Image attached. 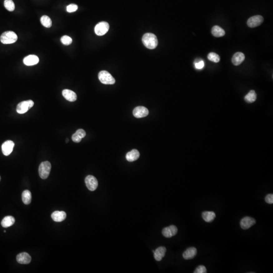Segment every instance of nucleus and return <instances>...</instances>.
Wrapping results in <instances>:
<instances>
[{
	"mask_svg": "<svg viewBox=\"0 0 273 273\" xmlns=\"http://www.w3.org/2000/svg\"><path fill=\"white\" fill-rule=\"evenodd\" d=\"M39 57L35 55H30L23 59V63L27 66H32L38 63Z\"/></svg>",
	"mask_w": 273,
	"mask_h": 273,
	"instance_id": "obj_14",
	"label": "nucleus"
},
{
	"mask_svg": "<svg viewBox=\"0 0 273 273\" xmlns=\"http://www.w3.org/2000/svg\"><path fill=\"white\" fill-rule=\"evenodd\" d=\"M61 42L64 45L68 46L72 44V40L69 36H64L61 37Z\"/></svg>",
	"mask_w": 273,
	"mask_h": 273,
	"instance_id": "obj_29",
	"label": "nucleus"
},
{
	"mask_svg": "<svg viewBox=\"0 0 273 273\" xmlns=\"http://www.w3.org/2000/svg\"><path fill=\"white\" fill-rule=\"evenodd\" d=\"M14 217L12 216H6L4 217L1 221V225L4 228H8L13 225L15 223Z\"/></svg>",
	"mask_w": 273,
	"mask_h": 273,
	"instance_id": "obj_21",
	"label": "nucleus"
},
{
	"mask_svg": "<svg viewBox=\"0 0 273 273\" xmlns=\"http://www.w3.org/2000/svg\"><path fill=\"white\" fill-rule=\"evenodd\" d=\"M22 200L25 204H29L32 201V193L29 190H24L22 193Z\"/></svg>",
	"mask_w": 273,
	"mask_h": 273,
	"instance_id": "obj_24",
	"label": "nucleus"
},
{
	"mask_svg": "<svg viewBox=\"0 0 273 273\" xmlns=\"http://www.w3.org/2000/svg\"><path fill=\"white\" fill-rule=\"evenodd\" d=\"M0 181H1V176H0Z\"/></svg>",
	"mask_w": 273,
	"mask_h": 273,
	"instance_id": "obj_37",
	"label": "nucleus"
},
{
	"mask_svg": "<svg viewBox=\"0 0 273 273\" xmlns=\"http://www.w3.org/2000/svg\"><path fill=\"white\" fill-rule=\"evenodd\" d=\"M4 6L7 10L10 12L13 11L15 8L14 3L12 0H5Z\"/></svg>",
	"mask_w": 273,
	"mask_h": 273,
	"instance_id": "obj_27",
	"label": "nucleus"
},
{
	"mask_svg": "<svg viewBox=\"0 0 273 273\" xmlns=\"http://www.w3.org/2000/svg\"><path fill=\"white\" fill-rule=\"evenodd\" d=\"M17 39V35L14 32L12 31L4 32L0 37L1 42L4 44H13L14 42H16Z\"/></svg>",
	"mask_w": 273,
	"mask_h": 273,
	"instance_id": "obj_2",
	"label": "nucleus"
},
{
	"mask_svg": "<svg viewBox=\"0 0 273 273\" xmlns=\"http://www.w3.org/2000/svg\"><path fill=\"white\" fill-rule=\"evenodd\" d=\"M98 78L102 84L105 85H113L116 82V80L109 72L103 70L98 74Z\"/></svg>",
	"mask_w": 273,
	"mask_h": 273,
	"instance_id": "obj_3",
	"label": "nucleus"
},
{
	"mask_svg": "<svg viewBox=\"0 0 273 273\" xmlns=\"http://www.w3.org/2000/svg\"><path fill=\"white\" fill-rule=\"evenodd\" d=\"M62 95L65 99L70 102H74L77 99V95L76 93L68 89H65L63 90Z\"/></svg>",
	"mask_w": 273,
	"mask_h": 273,
	"instance_id": "obj_15",
	"label": "nucleus"
},
{
	"mask_svg": "<svg viewBox=\"0 0 273 273\" xmlns=\"http://www.w3.org/2000/svg\"><path fill=\"white\" fill-rule=\"evenodd\" d=\"M77 9H78V6L77 5L72 4L67 6V10L69 13H72V12H74L76 11L77 10Z\"/></svg>",
	"mask_w": 273,
	"mask_h": 273,
	"instance_id": "obj_30",
	"label": "nucleus"
},
{
	"mask_svg": "<svg viewBox=\"0 0 273 273\" xmlns=\"http://www.w3.org/2000/svg\"><path fill=\"white\" fill-rule=\"evenodd\" d=\"M76 134H77L79 136H81V138H84L86 135V133L83 129H78L77 131L76 132Z\"/></svg>",
	"mask_w": 273,
	"mask_h": 273,
	"instance_id": "obj_34",
	"label": "nucleus"
},
{
	"mask_svg": "<svg viewBox=\"0 0 273 273\" xmlns=\"http://www.w3.org/2000/svg\"><path fill=\"white\" fill-rule=\"evenodd\" d=\"M85 183L88 189L91 191H95L98 187V181L93 176L89 175L87 176L85 179Z\"/></svg>",
	"mask_w": 273,
	"mask_h": 273,
	"instance_id": "obj_7",
	"label": "nucleus"
},
{
	"mask_svg": "<svg viewBox=\"0 0 273 273\" xmlns=\"http://www.w3.org/2000/svg\"><path fill=\"white\" fill-rule=\"evenodd\" d=\"M211 33L212 35L216 37H221L225 35V32L223 28L217 25L214 26L211 29Z\"/></svg>",
	"mask_w": 273,
	"mask_h": 273,
	"instance_id": "obj_23",
	"label": "nucleus"
},
{
	"mask_svg": "<svg viewBox=\"0 0 273 273\" xmlns=\"http://www.w3.org/2000/svg\"><path fill=\"white\" fill-rule=\"evenodd\" d=\"M51 170V165L50 162L46 161L42 162L40 165L39 168V173L41 178L46 179L49 176Z\"/></svg>",
	"mask_w": 273,
	"mask_h": 273,
	"instance_id": "obj_4",
	"label": "nucleus"
},
{
	"mask_svg": "<svg viewBox=\"0 0 273 273\" xmlns=\"http://www.w3.org/2000/svg\"><path fill=\"white\" fill-rule=\"evenodd\" d=\"M139 157L140 153L138 150L133 149L127 153L126 155V159L128 161L133 162L137 160Z\"/></svg>",
	"mask_w": 273,
	"mask_h": 273,
	"instance_id": "obj_20",
	"label": "nucleus"
},
{
	"mask_svg": "<svg viewBox=\"0 0 273 273\" xmlns=\"http://www.w3.org/2000/svg\"><path fill=\"white\" fill-rule=\"evenodd\" d=\"M14 147V143L12 141H6L2 145V150L3 154L5 156L9 155L13 151Z\"/></svg>",
	"mask_w": 273,
	"mask_h": 273,
	"instance_id": "obj_10",
	"label": "nucleus"
},
{
	"mask_svg": "<svg viewBox=\"0 0 273 273\" xmlns=\"http://www.w3.org/2000/svg\"><path fill=\"white\" fill-rule=\"evenodd\" d=\"M264 21V18L261 15H256L249 18L247 22V24L249 27L253 28L258 27L262 24Z\"/></svg>",
	"mask_w": 273,
	"mask_h": 273,
	"instance_id": "obj_8",
	"label": "nucleus"
},
{
	"mask_svg": "<svg viewBox=\"0 0 273 273\" xmlns=\"http://www.w3.org/2000/svg\"><path fill=\"white\" fill-rule=\"evenodd\" d=\"M33 105L34 102L31 100L22 101L18 104L16 107V111L19 114H23L27 112L29 109L32 107Z\"/></svg>",
	"mask_w": 273,
	"mask_h": 273,
	"instance_id": "obj_5",
	"label": "nucleus"
},
{
	"mask_svg": "<svg viewBox=\"0 0 273 273\" xmlns=\"http://www.w3.org/2000/svg\"><path fill=\"white\" fill-rule=\"evenodd\" d=\"M177 233H178V228L174 225H171L169 227H166L162 231V233L163 236H165V237L168 238L175 236Z\"/></svg>",
	"mask_w": 273,
	"mask_h": 273,
	"instance_id": "obj_11",
	"label": "nucleus"
},
{
	"mask_svg": "<svg viewBox=\"0 0 273 273\" xmlns=\"http://www.w3.org/2000/svg\"><path fill=\"white\" fill-rule=\"evenodd\" d=\"M16 260L19 264L25 265L31 263L32 257L27 252H22L17 256Z\"/></svg>",
	"mask_w": 273,
	"mask_h": 273,
	"instance_id": "obj_13",
	"label": "nucleus"
},
{
	"mask_svg": "<svg viewBox=\"0 0 273 273\" xmlns=\"http://www.w3.org/2000/svg\"><path fill=\"white\" fill-rule=\"evenodd\" d=\"M149 114V110L144 106H138L133 110V115L136 118H140L147 117Z\"/></svg>",
	"mask_w": 273,
	"mask_h": 273,
	"instance_id": "obj_9",
	"label": "nucleus"
},
{
	"mask_svg": "<svg viewBox=\"0 0 273 273\" xmlns=\"http://www.w3.org/2000/svg\"><path fill=\"white\" fill-rule=\"evenodd\" d=\"M197 249L194 247H191L186 249L183 253V256L185 260H191L193 259L197 255Z\"/></svg>",
	"mask_w": 273,
	"mask_h": 273,
	"instance_id": "obj_17",
	"label": "nucleus"
},
{
	"mask_svg": "<svg viewBox=\"0 0 273 273\" xmlns=\"http://www.w3.org/2000/svg\"><path fill=\"white\" fill-rule=\"evenodd\" d=\"M51 217L54 221L61 222L66 219L67 214L63 211H55L52 213Z\"/></svg>",
	"mask_w": 273,
	"mask_h": 273,
	"instance_id": "obj_16",
	"label": "nucleus"
},
{
	"mask_svg": "<svg viewBox=\"0 0 273 273\" xmlns=\"http://www.w3.org/2000/svg\"><path fill=\"white\" fill-rule=\"evenodd\" d=\"M204 62L203 61H199L195 64V67L198 69H202L204 67Z\"/></svg>",
	"mask_w": 273,
	"mask_h": 273,
	"instance_id": "obj_35",
	"label": "nucleus"
},
{
	"mask_svg": "<svg viewBox=\"0 0 273 273\" xmlns=\"http://www.w3.org/2000/svg\"><path fill=\"white\" fill-rule=\"evenodd\" d=\"M194 273H207L206 269L204 266H199L194 272Z\"/></svg>",
	"mask_w": 273,
	"mask_h": 273,
	"instance_id": "obj_31",
	"label": "nucleus"
},
{
	"mask_svg": "<svg viewBox=\"0 0 273 273\" xmlns=\"http://www.w3.org/2000/svg\"><path fill=\"white\" fill-rule=\"evenodd\" d=\"M166 249L164 246L159 247L157 248L155 251H153L154 252V257L155 260L157 261H161L166 255Z\"/></svg>",
	"mask_w": 273,
	"mask_h": 273,
	"instance_id": "obj_18",
	"label": "nucleus"
},
{
	"mask_svg": "<svg viewBox=\"0 0 273 273\" xmlns=\"http://www.w3.org/2000/svg\"><path fill=\"white\" fill-rule=\"evenodd\" d=\"M256 221L255 219L249 216H246L242 219L240 221V226L242 229L247 230L256 224Z\"/></svg>",
	"mask_w": 273,
	"mask_h": 273,
	"instance_id": "obj_12",
	"label": "nucleus"
},
{
	"mask_svg": "<svg viewBox=\"0 0 273 273\" xmlns=\"http://www.w3.org/2000/svg\"><path fill=\"white\" fill-rule=\"evenodd\" d=\"M109 29V25L107 22L102 21L98 23L95 27V32L97 36H102L105 35Z\"/></svg>",
	"mask_w": 273,
	"mask_h": 273,
	"instance_id": "obj_6",
	"label": "nucleus"
},
{
	"mask_svg": "<svg viewBox=\"0 0 273 273\" xmlns=\"http://www.w3.org/2000/svg\"><path fill=\"white\" fill-rule=\"evenodd\" d=\"M142 42L148 49H155L158 45L157 38L153 33H145L142 37Z\"/></svg>",
	"mask_w": 273,
	"mask_h": 273,
	"instance_id": "obj_1",
	"label": "nucleus"
},
{
	"mask_svg": "<svg viewBox=\"0 0 273 273\" xmlns=\"http://www.w3.org/2000/svg\"><path fill=\"white\" fill-rule=\"evenodd\" d=\"M82 138H81V136H79L76 133L72 136V140L75 143H80L82 141Z\"/></svg>",
	"mask_w": 273,
	"mask_h": 273,
	"instance_id": "obj_32",
	"label": "nucleus"
},
{
	"mask_svg": "<svg viewBox=\"0 0 273 273\" xmlns=\"http://www.w3.org/2000/svg\"><path fill=\"white\" fill-rule=\"evenodd\" d=\"M256 97H257V96H256V92L255 91L251 90L245 96L244 99H245V101L247 103H253L256 101Z\"/></svg>",
	"mask_w": 273,
	"mask_h": 273,
	"instance_id": "obj_25",
	"label": "nucleus"
},
{
	"mask_svg": "<svg viewBox=\"0 0 273 273\" xmlns=\"http://www.w3.org/2000/svg\"><path fill=\"white\" fill-rule=\"evenodd\" d=\"M41 22L44 27L50 28L52 26V20L49 16L44 15L41 18Z\"/></svg>",
	"mask_w": 273,
	"mask_h": 273,
	"instance_id": "obj_26",
	"label": "nucleus"
},
{
	"mask_svg": "<svg viewBox=\"0 0 273 273\" xmlns=\"http://www.w3.org/2000/svg\"><path fill=\"white\" fill-rule=\"evenodd\" d=\"M208 59L210 61H212L213 62L218 63L220 61V57L219 55L214 52H211L209 53L207 56Z\"/></svg>",
	"mask_w": 273,
	"mask_h": 273,
	"instance_id": "obj_28",
	"label": "nucleus"
},
{
	"mask_svg": "<svg viewBox=\"0 0 273 273\" xmlns=\"http://www.w3.org/2000/svg\"><path fill=\"white\" fill-rule=\"evenodd\" d=\"M245 58V55L243 53L241 52H237L232 57V63L235 66H238L243 62Z\"/></svg>",
	"mask_w": 273,
	"mask_h": 273,
	"instance_id": "obj_19",
	"label": "nucleus"
},
{
	"mask_svg": "<svg viewBox=\"0 0 273 273\" xmlns=\"http://www.w3.org/2000/svg\"><path fill=\"white\" fill-rule=\"evenodd\" d=\"M202 216L206 222L211 223L215 220L216 214L213 211H204L202 214Z\"/></svg>",
	"mask_w": 273,
	"mask_h": 273,
	"instance_id": "obj_22",
	"label": "nucleus"
},
{
	"mask_svg": "<svg viewBox=\"0 0 273 273\" xmlns=\"http://www.w3.org/2000/svg\"><path fill=\"white\" fill-rule=\"evenodd\" d=\"M266 202L269 204H273V195L272 194H269L266 196Z\"/></svg>",
	"mask_w": 273,
	"mask_h": 273,
	"instance_id": "obj_33",
	"label": "nucleus"
},
{
	"mask_svg": "<svg viewBox=\"0 0 273 273\" xmlns=\"http://www.w3.org/2000/svg\"><path fill=\"white\" fill-rule=\"evenodd\" d=\"M68 141H69L68 139H67V140H66V143H68Z\"/></svg>",
	"mask_w": 273,
	"mask_h": 273,
	"instance_id": "obj_36",
	"label": "nucleus"
}]
</instances>
